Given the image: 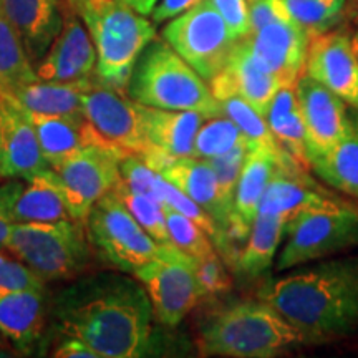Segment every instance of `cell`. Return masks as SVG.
<instances>
[{
  "instance_id": "obj_5",
  "label": "cell",
  "mask_w": 358,
  "mask_h": 358,
  "mask_svg": "<svg viewBox=\"0 0 358 358\" xmlns=\"http://www.w3.org/2000/svg\"><path fill=\"white\" fill-rule=\"evenodd\" d=\"M80 17L95 43V80L127 93L134 64L156 38L155 24L116 0H95Z\"/></svg>"
},
{
  "instance_id": "obj_34",
  "label": "cell",
  "mask_w": 358,
  "mask_h": 358,
  "mask_svg": "<svg viewBox=\"0 0 358 358\" xmlns=\"http://www.w3.org/2000/svg\"><path fill=\"white\" fill-rule=\"evenodd\" d=\"M347 0H284L290 20L313 37L343 20Z\"/></svg>"
},
{
  "instance_id": "obj_4",
  "label": "cell",
  "mask_w": 358,
  "mask_h": 358,
  "mask_svg": "<svg viewBox=\"0 0 358 358\" xmlns=\"http://www.w3.org/2000/svg\"><path fill=\"white\" fill-rule=\"evenodd\" d=\"M127 95L141 105L163 110H189L206 118L222 115L209 83L164 40H151L134 64Z\"/></svg>"
},
{
  "instance_id": "obj_6",
  "label": "cell",
  "mask_w": 358,
  "mask_h": 358,
  "mask_svg": "<svg viewBox=\"0 0 358 358\" xmlns=\"http://www.w3.org/2000/svg\"><path fill=\"white\" fill-rule=\"evenodd\" d=\"M43 282L77 279L92 262L85 222H13L6 248Z\"/></svg>"
},
{
  "instance_id": "obj_16",
  "label": "cell",
  "mask_w": 358,
  "mask_h": 358,
  "mask_svg": "<svg viewBox=\"0 0 358 358\" xmlns=\"http://www.w3.org/2000/svg\"><path fill=\"white\" fill-rule=\"evenodd\" d=\"M96 50L78 13L69 6L64 27L47 53L35 64V73L45 82H85L95 77Z\"/></svg>"
},
{
  "instance_id": "obj_2",
  "label": "cell",
  "mask_w": 358,
  "mask_h": 358,
  "mask_svg": "<svg viewBox=\"0 0 358 358\" xmlns=\"http://www.w3.org/2000/svg\"><path fill=\"white\" fill-rule=\"evenodd\" d=\"M257 299L275 308L303 342L347 337L358 330V257L268 280Z\"/></svg>"
},
{
  "instance_id": "obj_33",
  "label": "cell",
  "mask_w": 358,
  "mask_h": 358,
  "mask_svg": "<svg viewBox=\"0 0 358 358\" xmlns=\"http://www.w3.org/2000/svg\"><path fill=\"white\" fill-rule=\"evenodd\" d=\"M241 146H248V141L239 127L229 116L217 115L213 118H206L203 127L199 128L196 134L192 156L201 159L216 158V156L226 155Z\"/></svg>"
},
{
  "instance_id": "obj_26",
  "label": "cell",
  "mask_w": 358,
  "mask_h": 358,
  "mask_svg": "<svg viewBox=\"0 0 358 358\" xmlns=\"http://www.w3.org/2000/svg\"><path fill=\"white\" fill-rule=\"evenodd\" d=\"M71 219L65 187L55 169L45 168L27 179L10 211V222H55Z\"/></svg>"
},
{
  "instance_id": "obj_25",
  "label": "cell",
  "mask_w": 358,
  "mask_h": 358,
  "mask_svg": "<svg viewBox=\"0 0 358 358\" xmlns=\"http://www.w3.org/2000/svg\"><path fill=\"white\" fill-rule=\"evenodd\" d=\"M143 128L150 145L174 158L192 156L194 140L206 116L189 110H163L140 103Z\"/></svg>"
},
{
  "instance_id": "obj_10",
  "label": "cell",
  "mask_w": 358,
  "mask_h": 358,
  "mask_svg": "<svg viewBox=\"0 0 358 358\" xmlns=\"http://www.w3.org/2000/svg\"><path fill=\"white\" fill-rule=\"evenodd\" d=\"M196 259L173 244H161L158 257L133 272L145 287L155 320L176 327L204 297L196 279Z\"/></svg>"
},
{
  "instance_id": "obj_39",
  "label": "cell",
  "mask_w": 358,
  "mask_h": 358,
  "mask_svg": "<svg viewBox=\"0 0 358 358\" xmlns=\"http://www.w3.org/2000/svg\"><path fill=\"white\" fill-rule=\"evenodd\" d=\"M45 289V282L25 264L0 250V290Z\"/></svg>"
},
{
  "instance_id": "obj_45",
  "label": "cell",
  "mask_w": 358,
  "mask_h": 358,
  "mask_svg": "<svg viewBox=\"0 0 358 358\" xmlns=\"http://www.w3.org/2000/svg\"><path fill=\"white\" fill-rule=\"evenodd\" d=\"M12 224L13 222L7 221V219L0 217V250L7 248L8 237H10V232H12Z\"/></svg>"
},
{
  "instance_id": "obj_28",
  "label": "cell",
  "mask_w": 358,
  "mask_h": 358,
  "mask_svg": "<svg viewBox=\"0 0 358 358\" xmlns=\"http://www.w3.org/2000/svg\"><path fill=\"white\" fill-rule=\"evenodd\" d=\"M266 122L282 150L306 171H310L306 127L299 108L295 85H282L272 96Z\"/></svg>"
},
{
  "instance_id": "obj_15",
  "label": "cell",
  "mask_w": 358,
  "mask_h": 358,
  "mask_svg": "<svg viewBox=\"0 0 358 358\" xmlns=\"http://www.w3.org/2000/svg\"><path fill=\"white\" fill-rule=\"evenodd\" d=\"M306 127L308 161L329 153L347 129L348 108L342 98L303 73L295 83Z\"/></svg>"
},
{
  "instance_id": "obj_31",
  "label": "cell",
  "mask_w": 358,
  "mask_h": 358,
  "mask_svg": "<svg viewBox=\"0 0 358 358\" xmlns=\"http://www.w3.org/2000/svg\"><path fill=\"white\" fill-rule=\"evenodd\" d=\"M219 103H221L222 115L229 116L232 122L239 127L241 131H243L249 150H252V148L266 150L267 153L274 156L280 166H299L277 143L266 118L256 108H252L248 101H244L239 96H229L224 98Z\"/></svg>"
},
{
  "instance_id": "obj_37",
  "label": "cell",
  "mask_w": 358,
  "mask_h": 358,
  "mask_svg": "<svg viewBox=\"0 0 358 358\" xmlns=\"http://www.w3.org/2000/svg\"><path fill=\"white\" fill-rule=\"evenodd\" d=\"M245 155H248V146H241L226 155L206 159L209 163V166L213 168L214 174H216L219 192H221L224 204L227 206V209H229L231 214H232V206H234L237 181H239L241 171H243Z\"/></svg>"
},
{
  "instance_id": "obj_38",
  "label": "cell",
  "mask_w": 358,
  "mask_h": 358,
  "mask_svg": "<svg viewBox=\"0 0 358 358\" xmlns=\"http://www.w3.org/2000/svg\"><path fill=\"white\" fill-rule=\"evenodd\" d=\"M194 271L203 295L222 294L231 289V275L229 272H227L226 266H224L222 259L217 256V252L196 259Z\"/></svg>"
},
{
  "instance_id": "obj_23",
  "label": "cell",
  "mask_w": 358,
  "mask_h": 358,
  "mask_svg": "<svg viewBox=\"0 0 358 358\" xmlns=\"http://www.w3.org/2000/svg\"><path fill=\"white\" fill-rule=\"evenodd\" d=\"M47 319L45 289L0 290V332L22 352L32 350Z\"/></svg>"
},
{
  "instance_id": "obj_18",
  "label": "cell",
  "mask_w": 358,
  "mask_h": 358,
  "mask_svg": "<svg viewBox=\"0 0 358 358\" xmlns=\"http://www.w3.org/2000/svg\"><path fill=\"white\" fill-rule=\"evenodd\" d=\"M280 87V80L254 58L248 38L236 43L226 66L209 82V88L217 101L229 96H239L256 108L264 118L272 96Z\"/></svg>"
},
{
  "instance_id": "obj_40",
  "label": "cell",
  "mask_w": 358,
  "mask_h": 358,
  "mask_svg": "<svg viewBox=\"0 0 358 358\" xmlns=\"http://www.w3.org/2000/svg\"><path fill=\"white\" fill-rule=\"evenodd\" d=\"M219 12L232 37L243 40L250 34V17L248 0H209Z\"/></svg>"
},
{
  "instance_id": "obj_13",
  "label": "cell",
  "mask_w": 358,
  "mask_h": 358,
  "mask_svg": "<svg viewBox=\"0 0 358 358\" xmlns=\"http://www.w3.org/2000/svg\"><path fill=\"white\" fill-rule=\"evenodd\" d=\"M303 73L358 110V57L345 30L330 29L310 37Z\"/></svg>"
},
{
  "instance_id": "obj_43",
  "label": "cell",
  "mask_w": 358,
  "mask_h": 358,
  "mask_svg": "<svg viewBox=\"0 0 358 358\" xmlns=\"http://www.w3.org/2000/svg\"><path fill=\"white\" fill-rule=\"evenodd\" d=\"M201 0H159V3H156L153 12H151L153 24H163V22L171 20Z\"/></svg>"
},
{
  "instance_id": "obj_27",
  "label": "cell",
  "mask_w": 358,
  "mask_h": 358,
  "mask_svg": "<svg viewBox=\"0 0 358 358\" xmlns=\"http://www.w3.org/2000/svg\"><path fill=\"white\" fill-rule=\"evenodd\" d=\"M310 169L327 185L358 203V110H348L343 136L329 153L313 158Z\"/></svg>"
},
{
  "instance_id": "obj_14",
  "label": "cell",
  "mask_w": 358,
  "mask_h": 358,
  "mask_svg": "<svg viewBox=\"0 0 358 358\" xmlns=\"http://www.w3.org/2000/svg\"><path fill=\"white\" fill-rule=\"evenodd\" d=\"M48 168L29 111L0 92V178L29 179Z\"/></svg>"
},
{
  "instance_id": "obj_41",
  "label": "cell",
  "mask_w": 358,
  "mask_h": 358,
  "mask_svg": "<svg viewBox=\"0 0 358 358\" xmlns=\"http://www.w3.org/2000/svg\"><path fill=\"white\" fill-rule=\"evenodd\" d=\"M250 32L262 29L272 22L290 20L284 0H248Z\"/></svg>"
},
{
  "instance_id": "obj_32",
  "label": "cell",
  "mask_w": 358,
  "mask_h": 358,
  "mask_svg": "<svg viewBox=\"0 0 358 358\" xmlns=\"http://www.w3.org/2000/svg\"><path fill=\"white\" fill-rule=\"evenodd\" d=\"M38 80L19 35L0 10V92L13 93Z\"/></svg>"
},
{
  "instance_id": "obj_7",
  "label": "cell",
  "mask_w": 358,
  "mask_h": 358,
  "mask_svg": "<svg viewBox=\"0 0 358 358\" xmlns=\"http://www.w3.org/2000/svg\"><path fill=\"white\" fill-rule=\"evenodd\" d=\"M275 268L279 272L358 245V208L350 201L313 206L289 217Z\"/></svg>"
},
{
  "instance_id": "obj_30",
  "label": "cell",
  "mask_w": 358,
  "mask_h": 358,
  "mask_svg": "<svg viewBox=\"0 0 358 358\" xmlns=\"http://www.w3.org/2000/svg\"><path fill=\"white\" fill-rule=\"evenodd\" d=\"M93 80V78H92ZM92 80L85 82H45L34 83L13 93V98L29 113L35 115H73L83 113V95Z\"/></svg>"
},
{
  "instance_id": "obj_36",
  "label": "cell",
  "mask_w": 358,
  "mask_h": 358,
  "mask_svg": "<svg viewBox=\"0 0 358 358\" xmlns=\"http://www.w3.org/2000/svg\"><path fill=\"white\" fill-rule=\"evenodd\" d=\"M164 214H166L169 243L176 245L179 250L194 259L206 257L216 252L211 237L206 234L203 227L198 226L194 221H191L185 214L174 211L166 204H164Z\"/></svg>"
},
{
  "instance_id": "obj_48",
  "label": "cell",
  "mask_w": 358,
  "mask_h": 358,
  "mask_svg": "<svg viewBox=\"0 0 358 358\" xmlns=\"http://www.w3.org/2000/svg\"><path fill=\"white\" fill-rule=\"evenodd\" d=\"M352 43H353V48H355V52H357V57H358V27H357L355 34L352 35Z\"/></svg>"
},
{
  "instance_id": "obj_47",
  "label": "cell",
  "mask_w": 358,
  "mask_h": 358,
  "mask_svg": "<svg viewBox=\"0 0 358 358\" xmlns=\"http://www.w3.org/2000/svg\"><path fill=\"white\" fill-rule=\"evenodd\" d=\"M92 2H95V0H66V3H69V6L73 8L75 12L78 13V15H80V13H82L83 8L87 7L88 3H92Z\"/></svg>"
},
{
  "instance_id": "obj_17",
  "label": "cell",
  "mask_w": 358,
  "mask_h": 358,
  "mask_svg": "<svg viewBox=\"0 0 358 358\" xmlns=\"http://www.w3.org/2000/svg\"><path fill=\"white\" fill-rule=\"evenodd\" d=\"M245 38L254 58L282 85H295L303 75L310 35L295 22H272Z\"/></svg>"
},
{
  "instance_id": "obj_12",
  "label": "cell",
  "mask_w": 358,
  "mask_h": 358,
  "mask_svg": "<svg viewBox=\"0 0 358 358\" xmlns=\"http://www.w3.org/2000/svg\"><path fill=\"white\" fill-rule=\"evenodd\" d=\"M83 115L103 140L124 153L145 158L155 150L143 128L140 103L128 100L124 92L96 82L95 77L83 95Z\"/></svg>"
},
{
  "instance_id": "obj_22",
  "label": "cell",
  "mask_w": 358,
  "mask_h": 358,
  "mask_svg": "<svg viewBox=\"0 0 358 358\" xmlns=\"http://www.w3.org/2000/svg\"><path fill=\"white\" fill-rule=\"evenodd\" d=\"M277 159L261 148L248 150L243 171L237 181L234 206H232L231 222L227 236L229 241L248 239L254 219L259 213L262 196L277 168Z\"/></svg>"
},
{
  "instance_id": "obj_24",
  "label": "cell",
  "mask_w": 358,
  "mask_h": 358,
  "mask_svg": "<svg viewBox=\"0 0 358 358\" xmlns=\"http://www.w3.org/2000/svg\"><path fill=\"white\" fill-rule=\"evenodd\" d=\"M159 174L176 186L178 189L185 192L186 196H189L196 204H199L213 217V221L217 224L219 229L229 241L227 229H229L231 222V211L224 204L221 192H219L216 174L209 166L208 161L194 158V156L174 158L168 166L161 169Z\"/></svg>"
},
{
  "instance_id": "obj_20",
  "label": "cell",
  "mask_w": 358,
  "mask_h": 358,
  "mask_svg": "<svg viewBox=\"0 0 358 358\" xmlns=\"http://www.w3.org/2000/svg\"><path fill=\"white\" fill-rule=\"evenodd\" d=\"M345 201L347 199L340 198L313 181L306 169L277 164L262 196L259 213L280 214L289 219L301 209L313 208V206L340 204Z\"/></svg>"
},
{
  "instance_id": "obj_11",
  "label": "cell",
  "mask_w": 358,
  "mask_h": 358,
  "mask_svg": "<svg viewBox=\"0 0 358 358\" xmlns=\"http://www.w3.org/2000/svg\"><path fill=\"white\" fill-rule=\"evenodd\" d=\"M124 156L128 153L113 145H92L53 168L64 182L71 219L85 222L93 204L115 189Z\"/></svg>"
},
{
  "instance_id": "obj_35",
  "label": "cell",
  "mask_w": 358,
  "mask_h": 358,
  "mask_svg": "<svg viewBox=\"0 0 358 358\" xmlns=\"http://www.w3.org/2000/svg\"><path fill=\"white\" fill-rule=\"evenodd\" d=\"M113 192L123 201L131 216L136 219L138 224L150 234L156 243L171 244L169 243L168 227H166V214H164V204L161 201L151 198V196L140 194L128 189L123 185L122 179L115 186Z\"/></svg>"
},
{
  "instance_id": "obj_9",
  "label": "cell",
  "mask_w": 358,
  "mask_h": 358,
  "mask_svg": "<svg viewBox=\"0 0 358 358\" xmlns=\"http://www.w3.org/2000/svg\"><path fill=\"white\" fill-rule=\"evenodd\" d=\"M161 35L208 83L226 66L239 42L232 37L226 22L209 0H201L174 17Z\"/></svg>"
},
{
  "instance_id": "obj_46",
  "label": "cell",
  "mask_w": 358,
  "mask_h": 358,
  "mask_svg": "<svg viewBox=\"0 0 358 358\" xmlns=\"http://www.w3.org/2000/svg\"><path fill=\"white\" fill-rule=\"evenodd\" d=\"M343 19L355 22L358 27V0H347L345 12H343Z\"/></svg>"
},
{
  "instance_id": "obj_29",
  "label": "cell",
  "mask_w": 358,
  "mask_h": 358,
  "mask_svg": "<svg viewBox=\"0 0 358 358\" xmlns=\"http://www.w3.org/2000/svg\"><path fill=\"white\" fill-rule=\"evenodd\" d=\"M287 221L289 219L280 214L257 213L244 248L236 257L237 268L243 274L256 279L268 271L280 243L284 241Z\"/></svg>"
},
{
  "instance_id": "obj_3",
  "label": "cell",
  "mask_w": 358,
  "mask_h": 358,
  "mask_svg": "<svg viewBox=\"0 0 358 358\" xmlns=\"http://www.w3.org/2000/svg\"><path fill=\"white\" fill-rule=\"evenodd\" d=\"M303 342L302 335L268 303L239 302L214 313L201 325V355L271 358Z\"/></svg>"
},
{
  "instance_id": "obj_8",
  "label": "cell",
  "mask_w": 358,
  "mask_h": 358,
  "mask_svg": "<svg viewBox=\"0 0 358 358\" xmlns=\"http://www.w3.org/2000/svg\"><path fill=\"white\" fill-rule=\"evenodd\" d=\"M85 229L93 252L116 271L133 274L158 257L161 250V244L143 229L113 191L93 204Z\"/></svg>"
},
{
  "instance_id": "obj_42",
  "label": "cell",
  "mask_w": 358,
  "mask_h": 358,
  "mask_svg": "<svg viewBox=\"0 0 358 358\" xmlns=\"http://www.w3.org/2000/svg\"><path fill=\"white\" fill-rule=\"evenodd\" d=\"M52 355L57 358H100L92 347H88L82 340L69 337V335H65V338L57 343Z\"/></svg>"
},
{
  "instance_id": "obj_21",
  "label": "cell",
  "mask_w": 358,
  "mask_h": 358,
  "mask_svg": "<svg viewBox=\"0 0 358 358\" xmlns=\"http://www.w3.org/2000/svg\"><path fill=\"white\" fill-rule=\"evenodd\" d=\"M32 118L40 150L48 166L55 168L82 148L110 145L100 136L83 113L73 115H35Z\"/></svg>"
},
{
  "instance_id": "obj_19",
  "label": "cell",
  "mask_w": 358,
  "mask_h": 358,
  "mask_svg": "<svg viewBox=\"0 0 358 358\" xmlns=\"http://www.w3.org/2000/svg\"><path fill=\"white\" fill-rule=\"evenodd\" d=\"M66 8V0H0V10L19 35L32 64H37L55 42Z\"/></svg>"
},
{
  "instance_id": "obj_44",
  "label": "cell",
  "mask_w": 358,
  "mask_h": 358,
  "mask_svg": "<svg viewBox=\"0 0 358 358\" xmlns=\"http://www.w3.org/2000/svg\"><path fill=\"white\" fill-rule=\"evenodd\" d=\"M116 2L124 3V6L133 8L134 12L141 13V15H148V13L153 12L158 0H116Z\"/></svg>"
},
{
  "instance_id": "obj_1",
  "label": "cell",
  "mask_w": 358,
  "mask_h": 358,
  "mask_svg": "<svg viewBox=\"0 0 358 358\" xmlns=\"http://www.w3.org/2000/svg\"><path fill=\"white\" fill-rule=\"evenodd\" d=\"M58 329L92 347L100 358L148 355L153 342V306L140 280L118 272L75 279L52 301Z\"/></svg>"
}]
</instances>
